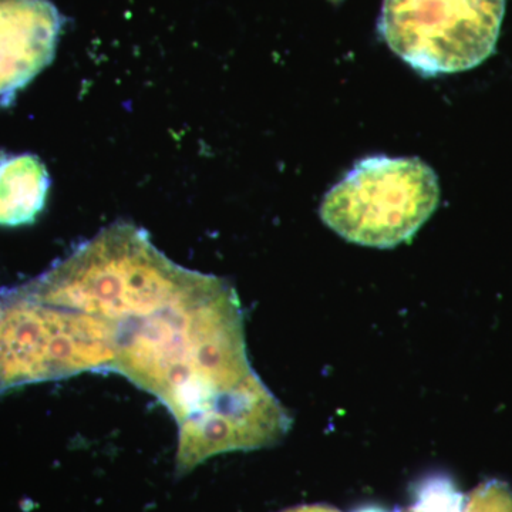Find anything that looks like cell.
Listing matches in <instances>:
<instances>
[{
  "label": "cell",
  "mask_w": 512,
  "mask_h": 512,
  "mask_svg": "<svg viewBox=\"0 0 512 512\" xmlns=\"http://www.w3.org/2000/svg\"><path fill=\"white\" fill-rule=\"evenodd\" d=\"M117 330L25 288L0 298V390L84 372H113Z\"/></svg>",
  "instance_id": "obj_1"
},
{
  "label": "cell",
  "mask_w": 512,
  "mask_h": 512,
  "mask_svg": "<svg viewBox=\"0 0 512 512\" xmlns=\"http://www.w3.org/2000/svg\"><path fill=\"white\" fill-rule=\"evenodd\" d=\"M439 200V178L419 158L367 157L326 194L320 218L353 244L393 248L419 231Z\"/></svg>",
  "instance_id": "obj_2"
},
{
  "label": "cell",
  "mask_w": 512,
  "mask_h": 512,
  "mask_svg": "<svg viewBox=\"0 0 512 512\" xmlns=\"http://www.w3.org/2000/svg\"><path fill=\"white\" fill-rule=\"evenodd\" d=\"M505 0H384L379 32L423 76L473 69L500 37Z\"/></svg>",
  "instance_id": "obj_3"
},
{
  "label": "cell",
  "mask_w": 512,
  "mask_h": 512,
  "mask_svg": "<svg viewBox=\"0 0 512 512\" xmlns=\"http://www.w3.org/2000/svg\"><path fill=\"white\" fill-rule=\"evenodd\" d=\"M63 23L50 0H0V103L53 62Z\"/></svg>",
  "instance_id": "obj_4"
},
{
  "label": "cell",
  "mask_w": 512,
  "mask_h": 512,
  "mask_svg": "<svg viewBox=\"0 0 512 512\" xmlns=\"http://www.w3.org/2000/svg\"><path fill=\"white\" fill-rule=\"evenodd\" d=\"M52 180L33 154L0 158V227L35 222L46 205Z\"/></svg>",
  "instance_id": "obj_5"
},
{
  "label": "cell",
  "mask_w": 512,
  "mask_h": 512,
  "mask_svg": "<svg viewBox=\"0 0 512 512\" xmlns=\"http://www.w3.org/2000/svg\"><path fill=\"white\" fill-rule=\"evenodd\" d=\"M466 503V495L458 490L453 480L434 476L419 485L412 507L400 512H464Z\"/></svg>",
  "instance_id": "obj_6"
},
{
  "label": "cell",
  "mask_w": 512,
  "mask_h": 512,
  "mask_svg": "<svg viewBox=\"0 0 512 512\" xmlns=\"http://www.w3.org/2000/svg\"><path fill=\"white\" fill-rule=\"evenodd\" d=\"M464 512H512V490L500 480H488L478 485L467 497Z\"/></svg>",
  "instance_id": "obj_7"
},
{
  "label": "cell",
  "mask_w": 512,
  "mask_h": 512,
  "mask_svg": "<svg viewBox=\"0 0 512 512\" xmlns=\"http://www.w3.org/2000/svg\"><path fill=\"white\" fill-rule=\"evenodd\" d=\"M282 512H340L336 508L329 507V505H301V507L289 508V510Z\"/></svg>",
  "instance_id": "obj_8"
},
{
  "label": "cell",
  "mask_w": 512,
  "mask_h": 512,
  "mask_svg": "<svg viewBox=\"0 0 512 512\" xmlns=\"http://www.w3.org/2000/svg\"><path fill=\"white\" fill-rule=\"evenodd\" d=\"M356 512H390V511L383 510V508H379V507H365V508H360V510H357ZM393 512H400V511H393Z\"/></svg>",
  "instance_id": "obj_9"
},
{
  "label": "cell",
  "mask_w": 512,
  "mask_h": 512,
  "mask_svg": "<svg viewBox=\"0 0 512 512\" xmlns=\"http://www.w3.org/2000/svg\"><path fill=\"white\" fill-rule=\"evenodd\" d=\"M332 2L339 3L342 2V0H332Z\"/></svg>",
  "instance_id": "obj_10"
}]
</instances>
